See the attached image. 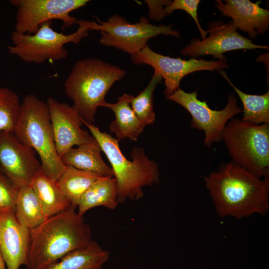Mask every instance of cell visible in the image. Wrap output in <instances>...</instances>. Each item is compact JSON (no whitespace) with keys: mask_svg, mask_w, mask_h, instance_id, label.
Segmentation results:
<instances>
[{"mask_svg":"<svg viewBox=\"0 0 269 269\" xmlns=\"http://www.w3.org/2000/svg\"><path fill=\"white\" fill-rule=\"evenodd\" d=\"M204 180L221 218L264 215L269 210V178L262 179L230 161L222 163Z\"/></svg>","mask_w":269,"mask_h":269,"instance_id":"cell-1","label":"cell"},{"mask_svg":"<svg viewBox=\"0 0 269 269\" xmlns=\"http://www.w3.org/2000/svg\"><path fill=\"white\" fill-rule=\"evenodd\" d=\"M71 206L29 230L27 269H45L92 242L91 230Z\"/></svg>","mask_w":269,"mask_h":269,"instance_id":"cell-2","label":"cell"},{"mask_svg":"<svg viewBox=\"0 0 269 269\" xmlns=\"http://www.w3.org/2000/svg\"><path fill=\"white\" fill-rule=\"evenodd\" d=\"M82 122L97 140L111 165L118 185V203H124L128 199L137 200L141 198L144 195L143 187L159 182L158 164L149 159L143 148L134 147L131 154L133 160H129L122 152L119 139L102 132L98 127L83 119Z\"/></svg>","mask_w":269,"mask_h":269,"instance_id":"cell-3","label":"cell"},{"mask_svg":"<svg viewBox=\"0 0 269 269\" xmlns=\"http://www.w3.org/2000/svg\"><path fill=\"white\" fill-rule=\"evenodd\" d=\"M126 71L102 60L87 58L73 65L64 87L72 107L87 123L93 124L97 110L105 103V96Z\"/></svg>","mask_w":269,"mask_h":269,"instance_id":"cell-4","label":"cell"},{"mask_svg":"<svg viewBox=\"0 0 269 269\" xmlns=\"http://www.w3.org/2000/svg\"><path fill=\"white\" fill-rule=\"evenodd\" d=\"M13 133L21 143L37 152L41 160V171L56 182L66 166L56 150L46 103L34 94L26 96L20 104Z\"/></svg>","mask_w":269,"mask_h":269,"instance_id":"cell-5","label":"cell"},{"mask_svg":"<svg viewBox=\"0 0 269 269\" xmlns=\"http://www.w3.org/2000/svg\"><path fill=\"white\" fill-rule=\"evenodd\" d=\"M222 140L232 161L260 178H269V124L232 118L226 125Z\"/></svg>","mask_w":269,"mask_h":269,"instance_id":"cell-6","label":"cell"},{"mask_svg":"<svg viewBox=\"0 0 269 269\" xmlns=\"http://www.w3.org/2000/svg\"><path fill=\"white\" fill-rule=\"evenodd\" d=\"M51 20L43 23L34 34L19 33L15 30L10 39L12 45L7 46L9 54L16 55L25 62L40 64L47 60L58 61L65 58L68 52L64 47L67 43H79L88 34L91 21L78 20L79 27L70 34L58 32L51 27Z\"/></svg>","mask_w":269,"mask_h":269,"instance_id":"cell-7","label":"cell"},{"mask_svg":"<svg viewBox=\"0 0 269 269\" xmlns=\"http://www.w3.org/2000/svg\"><path fill=\"white\" fill-rule=\"evenodd\" d=\"M96 19L98 22L92 21L90 30L100 31V43L131 55L144 48L150 38L160 34L180 37L179 31L172 28V25H153L144 16H141L139 21L134 23L117 14L110 16L106 21L98 17Z\"/></svg>","mask_w":269,"mask_h":269,"instance_id":"cell-8","label":"cell"},{"mask_svg":"<svg viewBox=\"0 0 269 269\" xmlns=\"http://www.w3.org/2000/svg\"><path fill=\"white\" fill-rule=\"evenodd\" d=\"M166 98L181 105L190 113L192 117L190 127L204 131V143L208 147L222 140L227 123L242 112L233 94L229 95L226 107L221 110H212L205 101L198 99L196 91L187 93L180 88Z\"/></svg>","mask_w":269,"mask_h":269,"instance_id":"cell-9","label":"cell"},{"mask_svg":"<svg viewBox=\"0 0 269 269\" xmlns=\"http://www.w3.org/2000/svg\"><path fill=\"white\" fill-rule=\"evenodd\" d=\"M17 7L15 31L22 34H34L44 22L59 19L63 27L77 23L72 11L85 6L89 0H10Z\"/></svg>","mask_w":269,"mask_h":269,"instance_id":"cell-10","label":"cell"},{"mask_svg":"<svg viewBox=\"0 0 269 269\" xmlns=\"http://www.w3.org/2000/svg\"><path fill=\"white\" fill-rule=\"evenodd\" d=\"M132 62L136 64H147L153 67L164 80V95L168 97L180 88V83L186 75L196 71L221 70L229 68L227 61H207L191 58L164 56L151 50L148 45L136 53L131 55Z\"/></svg>","mask_w":269,"mask_h":269,"instance_id":"cell-11","label":"cell"},{"mask_svg":"<svg viewBox=\"0 0 269 269\" xmlns=\"http://www.w3.org/2000/svg\"><path fill=\"white\" fill-rule=\"evenodd\" d=\"M209 36L202 40L198 38L190 42L181 51L182 55L194 58L201 55H211L219 60L227 61L223 55L226 52L239 49H269L267 45H257L240 35L232 21L224 23L220 20L210 22L208 25Z\"/></svg>","mask_w":269,"mask_h":269,"instance_id":"cell-12","label":"cell"},{"mask_svg":"<svg viewBox=\"0 0 269 269\" xmlns=\"http://www.w3.org/2000/svg\"><path fill=\"white\" fill-rule=\"evenodd\" d=\"M41 169L35 151L13 133L0 132V169L17 188L31 185Z\"/></svg>","mask_w":269,"mask_h":269,"instance_id":"cell-13","label":"cell"},{"mask_svg":"<svg viewBox=\"0 0 269 269\" xmlns=\"http://www.w3.org/2000/svg\"><path fill=\"white\" fill-rule=\"evenodd\" d=\"M46 103L60 158L73 146H79L94 139L82 129V118L72 106L52 97H48Z\"/></svg>","mask_w":269,"mask_h":269,"instance_id":"cell-14","label":"cell"},{"mask_svg":"<svg viewBox=\"0 0 269 269\" xmlns=\"http://www.w3.org/2000/svg\"><path fill=\"white\" fill-rule=\"evenodd\" d=\"M29 229L21 225L14 212L0 211V251L7 269L25 265Z\"/></svg>","mask_w":269,"mask_h":269,"instance_id":"cell-15","label":"cell"},{"mask_svg":"<svg viewBox=\"0 0 269 269\" xmlns=\"http://www.w3.org/2000/svg\"><path fill=\"white\" fill-rule=\"evenodd\" d=\"M216 7L224 16L232 18L237 28L247 32L251 38L263 35L269 29V11L260 6L261 0H216Z\"/></svg>","mask_w":269,"mask_h":269,"instance_id":"cell-16","label":"cell"},{"mask_svg":"<svg viewBox=\"0 0 269 269\" xmlns=\"http://www.w3.org/2000/svg\"><path fill=\"white\" fill-rule=\"evenodd\" d=\"M132 97L133 95L124 94L118 98L116 103L106 102L103 106L111 109L115 114V119L111 123L109 130L119 140L129 138L136 141L145 127L131 107Z\"/></svg>","mask_w":269,"mask_h":269,"instance_id":"cell-17","label":"cell"},{"mask_svg":"<svg viewBox=\"0 0 269 269\" xmlns=\"http://www.w3.org/2000/svg\"><path fill=\"white\" fill-rule=\"evenodd\" d=\"M102 149L97 140L94 139L90 142L71 148L66 152L60 159L66 166L88 171L102 176H113V172L102 159Z\"/></svg>","mask_w":269,"mask_h":269,"instance_id":"cell-18","label":"cell"},{"mask_svg":"<svg viewBox=\"0 0 269 269\" xmlns=\"http://www.w3.org/2000/svg\"><path fill=\"white\" fill-rule=\"evenodd\" d=\"M117 196L118 185L114 177L102 176L84 193L77 206V212L83 216L89 209L98 206L114 210L118 204Z\"/></svg>","mask_w":269,"mask_h":269,"instance_id":"cell-19","label":"cell"},{"mask_svg":"<svg viewBox=\"0 0 269 269\" xmlns=\"http://www.w3.org/2000/svg\"><path fill=\"white\" fill-rule=\"evenodd\" d=\"M109 253L96 242L67 254L45 269H102Z\"/></svg>","mask_w":269,"mask_h":269,"instance_id":"cell-20","label":"cell"},{"mask_svg":"<svg viewBox=\"0 0 269 269\" xmlns=\"http://www.w3.org/2000/svg\"><path fill=\"white\" fill-rule=\"evenodd\" d=\"M47 218L63 212L71 204L57 186L40 169L31 184Z\"/></svg>","mask_w":269,"mask_h":269,"instance_id":"cell-21","label":"cell"},{"mask_svg":"<svg viewBox=\"0 0 269 269\" xmlns=\"http://www.w3.org/2000/svg\"><path fill=\"white\" fill-rule=\"evenodd\" d=\"M101 177L92 172L67 166L56 182L71 205L76 208L84 193Z\"/></svg>","mask_w":269,"mask_h":269,"instance_id":"cell-22","label":"cell"},{"mask_svg":"<svg viewBox=\"0 0 269 269\" xmlns=\"http://www.w3.org/2000/svg\"><path fill=\"white\" fill-rule=\"evenodd\" d=\"M14 213L19 222L29 230L47 219L31 185H25L18 188Z\"/></svg>","mask_w":269,"mask_h":269,"instance_id":"cell-23","label":"cell"},{"mask_svg":"<svg viewBox=\"0 0 269 269\" xmlns=\"http://www.w3.org/2000/svg\"><path fill=\"white\" fill-rule=\"evenodd\" d=\"M220 73L232 86L242 101L244 108L241 120L255 125L269 124V90L261 95L245 93L231 82L225 72L220 71Z\"/></svg>","mask_w":269,"mask_h":269,"instance_id":"cell-24","label":"cell"},{"mask_svg":"<svg viewBox=\"0 0 269 269\" xmlns=\"http://www.w3.org/2000/svg\"><path fill=\"white\" fill-rule=\"evenodd\" d=\"M162 77L156 71L143 90L135 97L133 96L130 105L133 111L146 126L154 123L155 114L153 110V95L157 85L161 83Z\"/></svg>","mask_w":269,"mask_h":269,"instance_id":"cell-25","label":"cell"},{"mask_svg":"<svg viewBox=\"0 0 269 269\" xmlns=\"http://www.w3.org/2000/svg\"><path fill=\"white\" fill-rule=\"evenodd\" d=\"M20 108L17 94L8 88L0 87V132L13 133Z\"/></svg>","mask_w":269,"mask_h":269,"instance_id":"cell-26","label":"cell"},{"mask_svg":"<svg viewBox=\"0 0 269 269\" xmlns=\"http://www.w3.org/2000/svg\"><path fill=\"white\" fill-rule=\"evenodd\" d=\"M18 188L0 169V211L14 212Z\"/></svg>","mask_w":269,"mask_h":269,"instance_id":"cell-27","label":"cell"},{"mask_svg":"<svg viewBox=\"0 0 269 269\" xmlns=\"http://www.w3.org/2000/svg\"><path fill=\"white\" fill-rule=\"evenodd\" d=\"M200 2L199 0H174L164 7L166 15L171 14L175 10H183L187 12L193 19L200 31L201 37H206L208 31L204 30L199 22L197 15V8Z\"/></svg>","mask_w":269,"mask_h":269,"instance_id":"cell-28","label":"cell"},{"mask_svg":"<svg viewBox=\"0 0 269 269\" xmlns=\"http://www.w3.org/2000/svg\"><path fill=\"white\" fill-rule=\"evenodd\" d=\"M145 2L148 4L149 7L148 16L149 18L158 21L162 19L166 15L163 6L169 5L172 0H146Z\"/></svg>","mask_w":269,"mask_h":269,"instance_id":"cell-29","label":"cell"},{"mask_svg":"<svg viewBox=\"0 0 269 269\" xmlns=\"http://www.w3.org/2000/svg\"><path fill=\"white\" fill-rule=\"evenodd\" d=\"M5 263L0 251V269H5Z\"/></svg>","mask_w":269,"mask_h":269,"instance_id":"cell-30","label":"cell"},{"mask_svg":"<svg viewBox=\"0 0 269 269\" xmlns=\"http://www.w3.org/2000/svg\"></svg>","mask_w":269,"mask_h":269,"instance_id":"cell-31","label":"cell"}]
</instances>
